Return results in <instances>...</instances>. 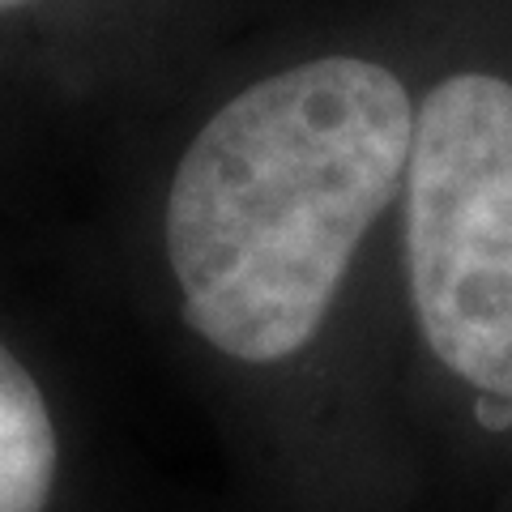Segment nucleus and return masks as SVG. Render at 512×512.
<instances>
[{
	"instance_id": "nucleus-1",
	"label": "nucleus",
	"mask_w": 512,
	"mask_h": 512,
	"mask_svg": "<svg viewBox=\"0 0 512 512\" xmlns=\"http://www.w3.org/2000/svg\"><path fill=\"white\" fill-rule=\"evenodd\" d=\"M406 86L376 60L316 56L222 103L167 188V265L197 338L244 367L303 355L367 231L402 192Z\"/></svg>"
},
{
	"instance_id": "nucleus-2",
	"label": "nucleus",
	"mask_w": 512,
	"mask_h": 512,
	"mask_svg": "<svg viewBox=\"0 0 512 512\" xmlns=\"http://www.w3.org/2000/svg\"><path fill=\"white\" fill-rule=\"evenodd\" d=\"M406 286L431 363L512 423V82L453 73L414 111Z\"/></svg>"
},
{
	"instance_id": "nucleus-3",
	"label": "nucleus",
	"mask_w": 512,
	"mask_h": 512,
	"mask_svg": "<svg viewBox=\"0 0 512 512\" xmlns=\"http://www.w3.org/2000/svg\"><path fill=\"white\" fill-rule=\"evenodd\" d=\"M60 436L39 380L0 342V512H47Z\"/></svg>"
},
{
	"instance_id": "nucleus-4",
	"label": "nucleus",
	"mask_w": 512,
	"mask_h": 512,
	"mask_svg": "<svg viewBox=\"0 0 512 512\" xmlns=\"http://www.w3.org/2000/svg\"><path fill=\"white\" fill-rule=\"evenodd\" d=\"M22 5H30V0H0V13H9V9H22Z\"/></svg>"
}]
</instances>
